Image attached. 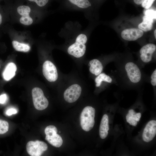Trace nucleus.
<instances>
[{
	"instance_id": "10",
	"label": "nucleus",
	"mask_w": 156,
	"mask_h": 156,
	"mask_svg": "<svg viewBox=\"0 0 156 156\" xmlns=\"http://www.w3.org/2000/svg\"><path fill=\"white\" fill-rule=\"evenodd\" d=\"M17 10L18 13L21 16L20 18V22L21 24L25 25L32 24L33 20L29 16L31 10L29 7L27 5H20L18 7Z\"/></svg>"
},
{
	"instance_id": "4",
	"label": "nucleus",
	"mask_w": 156,
	"mask_h": 156,
	"mask_svg": "<svg viewBox=\"0 0 156 156\" xmlns=\"http://www.w3.org/2000/svg\"><path fill=\"white\" fill-rule=\"evenodd\" d=\"M57 128L53 125L47 126L45 129L46 135L45 139L52 146L56 147H60L63 143L61 136L57 134Z\"/></svg>"
},
{
	"instance_id": "5",
	"label": "nucleus",
	"mask_w": 156,
	"mask_h": 156,
	"mask_svg": "<svg viewBox=\"0 0 156 156\" xmlns=\"http://www.w3.org/2000/svg\"><path fill=\"white\" fill-rule=\"evenodd\" d=\"M26 148L27 153L30 156H40L47 149L48 146L43 141H31L27 143Z\"/></svg>"
},
{
	"instance_id": "26",
	"label": "nucleus",
	"mask_w": 156,
	"mask_h": 156,
	"mask_svg": "<svg viewBox=\"0 0 156 156\" xmlns=\"http://www.w3.org/2000/svg\"><path fill=\"white\" fill-rule=\"evenodd\" d=\"M7 96L6 94H3L0 96V103H5L7 100Z\"/></svg>"
},
{
	"instance_id": "21",
	"label": "nucleus",
	"mask_w": 156,
	"mask_h": 156,
	"mask_svg": "<svg viewBox=\"0 0 156 156\" xmlns=\"http://www.w3.org/2000/svg\"><path fill=\"white\" fill-rule=\"evenodd\" d=\"M144 15L151 17L153 19L156 18V11L152 8H150L148 9H145L144 11Z\"/></svg>"
},
{
	"instance_id": "6",
	"label": "nucleus",
	"mask_w": 156,
	"mask_h": 156,
	"mask_svg": "<svg viewBox=\"0 0 156 156\" xmlns=\"http://www.w3.org/2000/svg\"><path fill=\"white\" fill-rule=\"evenodd\" d=\"M42 72L45 77L49 82H55L58 79V74L56 68L49 61H46L43 63Z\"/></svg>"
},
{
	"instance_id": "11",
	"label": "nucleus",
	"mask_w": 156,
	"mask_h": 156,
	"mask_svg": "<svg viewBox=\"0 0 156 156\" xmlns=\"http://www.w3.org/2000/svg\"><path fill=\"white\" fill-rule=\"evenodd\" d=\"M156 49V46L153 44L149 43L143 46L140 50V58L142 61L146 63L150 62Z\"/></svg>"
},
{
	"instance_id": "3",
	"label": "nucleus",
	"mask_w": 156,
	"mask_h": 156,
	"mask_svg": "<svg viewBox=\"0 0 156 156\" xmlns=\"http://www.w3.org/2000/svg\"><path fill=\"white\" fill-rule=\"evenodd\" d=\"M32 95L33 104L36 109L42 110L47 107L49 101L41 89L38 87L33 88L32 90Z\"/></svg>"
},
{
	"instance_id": "33",
	"label": "nucleus",
	"mask_w": 156,
	"mask_h": 156,
	"mask_svg": "<svg viewBox=\"0 0 156 156\" xmlns=\"http://www.w3.org/2000/svg\"><path fill=\"white\" fill-rule=\"evenodd\" d=\"M154 36L155 38H156V29H155L154 31Z\"/></svg>"
},
{
	"instance_id": "27",
	"label": "nucleus",
	"mask_w": 156,
	"mask_h": 156,
	"mask_svg": "<svg viewBox=\"0 0 156 156\" xmlns=\"http://www.w3.org/2000/svg\"><path fill=\"white\" fill-rule=\"evenodd\" d=\"M154 19L147 16L144 15L143 17V21L147 22L153 24Z\"/></svg>"
},
{
	"instance_id": "8",
	"label": "nucleus",
	"mask_w": 156,
	"mask_h": 156,
	"mask_svg": "<svg viewBox=\"0 0 156 156\" xmlns=\"http://www.w3.org/2000/svg\"><path fill=\"white\" fill-rule=\"evenodd\" d=\"M125 68L128 77L131 82L136 83L140 81L141 74L137 65L133 62H129L126 64Z\"/></svg>"
},
{
	"instance_id": "23",
	"label": "nucleus",
	"mask_w": 156,
	"mask_h": 156,
	"mask_svg": "<svg viewBox=\"0 0 156 156\" xmlns=\"http://www.w3.org/2000/svg\"><path fill=\"white\" fill-rule=\"evenodd\" d=\"M31 2H35L39 7L44 6L48 3L49 0H28Z\"/></svg>"
},
{
	"instance_id": "15",
	"label": "nucleus",
	"mask_w": 156,
	"mask_h": 156,
	"mask_svg": "<svg viewBox=\"0 0 156 156\" xmlns=\"http://www.w3.org/2000/svg\"><path fill=\"white\" fill-rule=\"evenodd\" d=\"M17 70L16 64L12 62L8 64L6 66L3 73V77L6 81H9L15 75Z\"/></svg>"
},
{
	"instance_id": "7",
	"label": "nucleus",
	"mask_w": 156,
	"mask_h": 156,
	"mask_svg": "<svg viewBox=\"0 0 156 156\" xmlns=\"http://www.w3.org/2000/svg\"><path fill=\"white\" fill-rule=\"evenodd\" d=\"M81 90V87L78 84H75L70 86L64 92V100L70 103L75 102L80 97Z\"/></svg>"
},
{
	"instance_id": "1",
	"label": "nucleus",
	"mask_w": 156,
	"mask_h": 156,
	"mask_svg": "<svg viewBox=\"0 0 156 156\" xmlns=\"http://www.w3.org/2000/svg\"><path fill=\"white\" fill-rule=\"evenodd\" d=\"M87 41L86 35L83 34H79L75 42L70 46L67 49L68 53L76 58L83 56L86 50V43Z\"/></svg>"
},
{
	"instance_id": "18",
	"label": "nucleus",
	"mask_w": 156,
	"mask_h": 156,
	"mask_svg": "<svg viewBox=\"0 0 156 156\" xmlns=\"http://www.w3.org/2000/svg\"><path fill=\"white\" fill-rule=\"evenodd\" d=\"M112 79L109 76L105 73H101L96 77L95 79L96 86L97 87L100 86L103 81L111 83L112 81Z\"/></svg>"
},
{
	"instance_id": "16",
	"label": "nucleus",
	"mask_w": 156,
	"mask_h": 156,
	"mask_svg": "<svg viewBox=\"0 0 156 156\" xmlns=\"http://www.w3.org/2000/svg\"><path fill=\"white\" fill-rule=\"evenodd\" d=\"M89 71L92 74L97 76L102 72L103 66L99 60L94 59L89 62Z\"/></svg>"
},
{
	"instance_id": "22",
	"label": "nucleus",
	"mask_w": 156,
	"mask_h": 156,
	"mask_svg": "<svg viewBox=\"0 0 156 156\" xmlns=\"http://www.w3.org/2000/svg\"><path fill=\"white\" fill-rule=\"evenodd\" d=\"M155 0H144L142 3V6L145 9H148L151 7Z\"/></svg>"
},
{
	"instance_id": "28",
	"label": "nucleus",
	"mask_w": 156,
	"mask_h": 156,
	"mask_svg": "<svg viewBox=\"0 0 156 156\" xmlns=\"http://www.w3.org/2000/svg\"><path fill=\"white\" fill-rule=\"evenodd\" d=\"M128 122L131 125L134 126H135L138 123V122L137 121L133 119L129 121Z\"/></svg>"
},
{
	"instance_id": "25",
	"label": "nucleus",
	"mask_w": 156,
	"mask_h": 156,
	"mask_svg": "<svg viewBox=\"0 0 156 156\" xmlns=\"http://www.w3.org/2000/svg\"><path fill=\"white\" fill-rule=\"evenodd\" d=\"M18 111L16 109L14 108H11L8 109L6 112L7 115L10 116L13 114H16Z\"/></svg>"
},
{
	"instance_id": "20",
	"label": "nucleus",
	"mask_w": 156,
	"mask_h": 156,
	"mask_svg": "<svg viewBox=\"0 0 156 156\" xmlns=\"http://www.w3.org/2000/svg\"><path fill=\"white\" fill-rule=\"evenodd\" d=\"M9 125L8 122L0 119V134L6 133L9 129Z\"/></svg>"
},
{
	"instance_id": "29",
	"label": "nucleus",
	"mask_w": 156,
	"mask_h": 156,
	"mask_svg": "<svg viewBox=\"0 0 156 156\" xmlns=\"http://www.w3.org/2000/svg\"><path fill=\"white\" fill-rule=\"evenodd\" d=\"M144 0H133L135 3L138 5L141 4Z\"/></svg>"
},
{
	"instance_id": "12",
	"label": "nucleus",
	"mask_w": 156,
	"mask_h": 156,
	"mask_svg": "<svg viewBox=\"0 0 156 156\" xmlns=\"http://www.w3.org/2000/svg\"><path fill=\"white\" fill-rule=\"evenodd\" d=\"M144 32L137 28H131L125 29L121 33L122 37L128 41H134L142 37Z\"/></svg>"
},
{
	"instance_id": "13",
	"label": "nucleus",
	"mask_w": 156,
	"mask_h": 156,
	"mask_svg": "<svg viewBox=\"0 0 156 156\" xmlns=\"http://www.w3.org/2000/svg\"><path fill=\"white\" fill-rule=\"evenodd\" d=\"M109 129L108 116L105 114L101 120L99 127V135L101 139H104L107 137Z\"/></svg>"
},
{
	"instance_id": "14",
	"label": "nucleus",
	"mask_w": 156,
	"mask_h": 156,
	"mask_svg": "<svg viewBox=\"0 0 156 156\" xmlns=\"http://www.w3.org/2000/svg\"><path fill=\"white\" fill-rule=\"evenodd\" d=\"M66 4L81 9H86L92 6L90 0H63Z\"/></svg>"
},
{
	"instance_id": "19",
	"label": "nucleus",
	"mask_w": 156,
	"mask_h": 156,
	"mask_svg": "<svg viewBox=\"0 0 156 156\" xmlns=\"http://www.w3.org/2000/svg\"><path fill=\"white\" fill-rule=\"evenodd\" d=\"M153 26L152 23L143 21L142 23L139 24L138 27L139 29L143 31H147L152 29Z\"/></svg>"
},
{
	"instance_id": "17",
	"label": "nucleus",
	"mask_w": 156,
	"mask_h": 156,
	"mask_svg": "<svg viewBox=\"0 0 156 156\" xmlns=\"http://www.w3.org/2000/svg\"><path fill=\"white\" fill-rule=\"evenodd\" d=\"M13 47L16 51L27 52L30 49V47L28 44L21 43L16 40H13L12 42Z\"/></svg>"
},
{
	"instance_id": "24",
	"label": "nucleus",
	"mask_w": 156,
	"mask_h": 156,
	"mask_svg": "<svg viewBox=\"0 0 156 156\" xmlns=\"http://www.w3.org/2000/svg\"><path fill=\"white\" fill-rule=\"evenodd\" d=\"M151 82L153 86L156 85V69L153 71L151 76Z\"/></svg>"
},
{
	"instance_id": "32",
	"label": "nucleus",
	"mask_w": 156,
	"mask_h": 156,
	"mask_svg": "<svg viewBox=\"0 0 156 156\" xmlns=\"http://www.w3.org/2000/svg\"><path fill=\"white\" fill-rule=\"evenodd\" d=\"M2 16H1V15L0 13V25H1V24L2 23Z\"/></svg>"
},
{
	"instance_id": "30",
	"label": "nucleus",
	"mask_w": 156,
	"mask_h": 156,
	"mask_svg": "<svg viewBox=\"0 0 156 156\" xmlns=\"http://www.w3.org/2000/svg\"><path fill=\"white\" fill-rule=\"evenodd\" d=\"M132 116H133L134 114L135 113L134 111V110L133 109H131L128 112Z\"/></svg>"
},
{
	"instance_id": "2",
	"label": "nucleus",
	"mask_w": 156,
	"mask_h": 156,
	"mask_svg": "<svg viewBox=\"0 0 156 156\" xmlns=\"http://www.w3.org/2000/svg\"><path fill=\"white\" fill-rule=\"evenodd\" d=\"M95 110L90 106H87L82 110L80 116V125L82 129L88 131L93 128L95 122Z\"/></svg>"
},
{
	"instance_id": "31",
	"label": "nucleus",
	"mask_w": 156,
	"mask_h": 156,
	"mask_svg": "<svg viewBox=\"0 0 156 156\" xmlns=\"http://www.w3.org/2000/svg\"><path fill=\"white\" fill-rule=\"evenodd\" d=\"M141 113L139 112V113H135L134 114L133 116L136 117L140 119L141 117Z\"/></svg>"
},
{
	"instance_id": "9",
	"label": "nucleus",
	"mask_w": 156,
	"mask_h": 156,
	"mask_svg": "<svg viewBox=\"0 0 156 156\" xmlns=\"http://www.w3.org/2000/svg\"><path fill=\"white\" fill-rule=\"evenodd\" d=\"M156 134V121L151 120L146 125L143 132L142 138L145 142L152 140Z\"/></svg>"
}]
</instances>
